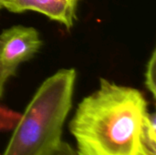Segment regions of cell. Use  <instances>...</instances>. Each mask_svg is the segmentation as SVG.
Masks as SVG:
<instances>
[{"mask_svg":"<svg viewBox=\"0 0 156 155\" xmlns=\"http://www.w3.org/2000/svg\"><path fill=\"white\" fill-rule=\"evenodd\" d=\"M76 155H156L155 113L144 94L106 79L69 121Z\"/></svg>","mask_w":156,"mask_h":155,"instance_id":"6da1fadb","label":"cell"},{"mask_svg":"<svg viewBox=\"0 0 156 155\" xmlns=\"http://www.w3.org/2000/svg\"><path fill=\"white\" fill-rule=\"evenodd\" d=\"M77 79L74 69H61L38 87L1 155H48L62 141L72 107Z\"/></svg>","mask_w":156,"mask_h":155,"instance_id":"7a4b0ae2","label":"cell"},{"mask_svg":"<svg viewBox=\"0 0 156 155\" xmlns=\"http://www.w3.org/2000/svg\"><path fill=\"white\" fill-rule=\"evenodd\" d=\"M43 45L39 32L32 27L16 25L0 34V96L8 79L23 63L28 61Z\"/></svg>","mask_w":156,"mask_h":155,"instance_id":"3957f363","label":"cell"},{"mask_svg":"<svg viewBox=\"0 0 156 155\" xmlns=\"http://www.w3.org/2000/svg\"><path fill=\"white\" fill-rule=\"evenodd\" d=\"M80 0H1L2 8L13 13L35 11L44 15L67 29L77 20Z\"/></svg>","mask_w":156,"mask_h":155,"instance_id":"277c9868","label":"cell"},{"mask_svg":"<svg viewBox=\"0 0 156 155\" xmlns=\"http://www.w3.org/2000/svg\"><path fill=\"white\" fill-rule=\"evenodd\" d=\"M155 74H156V52L154 50L152 55L147 62L144 83L146 89L149 90L154 99H155L156 86H155Z\"/></svg>","mask_w":156,"mask_h":155,"instance_id":"5b68a950","label":"cell"},{"mask_svg":"<svg viewBox=\"0 0 156 155\" xmlns=\"http://www.w3.org/2000/svg\"><path fill=\"white\" fill-rule=\"evenodd\" d=\"M48 155H76L73 148L67 143L61 141L58 145Z\"/></svg>","mask_w":156,"mask_h":155,"instance_id":"8992f818","label":"cell"},{"mask_svg":"<svg viewBox=\"0 0 156 155\" xmlns=\"http://www.w3.org/2000/svg\"><path fill=\"white\" fill-rule=\"evenodd\" d=\"M2 9V5H1V0H0V10Z\"/></svg>","mask_w":156,"mask_h":155,"instance_id":"52a82bcc","label":"cell"},{"mask_svg":"<svg viewBox=\"0 0 156 155\" xmlns=\"http://www.w3.org/2000/svg\"><path fill=\"white\" fill-rule=\"evenodd\" d=\"M0 99H1V96H0Z\"/></svg>","mask_w":156,"mask_h":155,"instance_id":"ba28073f","label":"cell"}]
</instances>
